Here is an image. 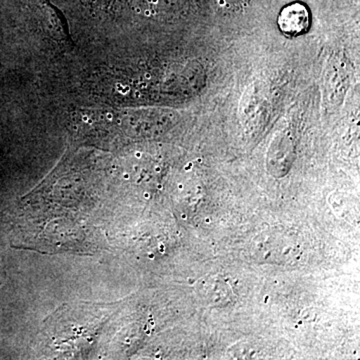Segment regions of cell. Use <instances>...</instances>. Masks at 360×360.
I'll return each mask as SVG.
<instances>
[{
  "mask_svg": "<svg viewBox=\"0 0 360 360\" xmlns=\"http://www.w3.org/2000/svg\"><path fill=\"white\" fill-rule=\"evenodd\" d=\"M309 11L300 4H292L284 7L278 18L279 27L288 35L302 34L309 30Z\"/></svg>",
  "mask_w": 360,
  "mask_h": 360,
  "instance_id": "obj_1",
  "label": "cell"
}]
</instances>
